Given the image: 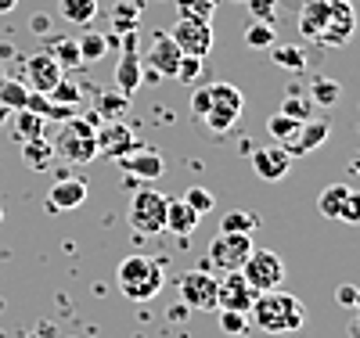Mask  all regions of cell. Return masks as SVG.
I'll return each instance as SVG.
<instances>
[{
    "label": "cell",
    "mask_w": 360,
    "mask_h": 338,
    "mask_svg": "<svg viewBox=\"0 0 360 338\" xmlns=\"http://www.w3.org/2000/svg\"><path fill=\"white\" fill-rule=\"evenodd\" d=\"M281 112H285L288 119H295V122H303V119H314L317 105H314V101H310L307 94H299V90H288V98H285Z\"/></svg>",
    "instance_id": "cell-30"
},
{
    "label": "cell",
    "mask_w": 360,
    "mask_h": 338,
    "mask_svg": "<svg viewBox=\"0 0 360 338\" xmlns=\"http://www.w3.org/2000/svg\"><path fill=\"white\" fill-rule=\"evenodd\" d=\"M259 292L242 278V270H231L224 281H217V306L220 310H234V313H249V306Z\"/></svg>",
    "instance_id": "cell-12"
},
{
    "label": "cell",
    "mask_w": 360,
    "mask_h": 338,
    "mask_svg": "<svg viewBox=\"0 0 360 338\" xmlns=\"http://www.w3.org/2000/svg\"><path fill=\"white\" fill-rule=\"evenodd\" d=\"M137 18H141V11H137V4H115V11H112V29L119 37L123 33H137Z\"/></svg>",
    "instance_id": "cell-33"
},
{
    "label": "cell",
    "mask_w": 360,
    "mask_h": 338,
    "mask_svg": "<svg viewBox=\"0 0 360 338\" xmlns=\"http://www.w3.org/2000/svg\"><path fill=\"white\" fill-rule=\"evenodd\" d=\"M58 11L72 25H90L98 15V0H58Z\"/></svg>",
    "instance_id": "cell-25"
},
{
    "label": "cell",
    "mask_w": 360,
    "mask_h": 338,
    "mask_svg": "<svg viewBox=\"0 0 360 338\" xmlns=\"http://www.w3.org/2000/svg\"><path fill=\"white\" fill-rule=\"evenodd\" d=\"M0 79H4V72H0Z\"/></svg>",
    "instance_id": "cell-51"
},
{
    "label": "cell",
    "mask_w": 360,
    "mask_h": 338,
    "mask_svg": "<svg viewBox=\"0 0 360 338\" xmlns=\"http://www.w3.org/2000/svg\"><path fill=\"white\" fill-rule=\"evenodd\" d=\"M180 299L188 310H217V278L209 273L205 263L180 278Z\"/></svg>",
    "instance_id": "cell-9"
},
{
    "label": "cell",
    "mask_w": 360,
    "mask_h": 338,
    "mask_svg": "<svg viewBox=\"0 0 360 338\" xmlns=\"http://www.w3.org/2000/svg\"><path fill=\"white\" fill-rule=\"evenodd\" d=\"M0 105L8 112H18L29 105V86L18 83V79H0Z\"/></svg>",
    "instance_id": "cell-28"
},
{
    "label": "cell",
    "mask_w": 360,
    "mask_h": 338,
    "mask_svg": "<svg viewBox=\"0 0 360 338\" xmlns=\"http://www.w3.org/2000/svg\"><path fill=\"white\" fill-rule=\"evenodd\" d=\"M44 115H37L33 108H18L15 112V119H11V134L25 144V141H37V137H44Z\"/></svg>",
    "instance_id": "cell-22"
},
{
    "label": "cell",
    "mask_w": 360,
    "mask_h": 338,
    "mask_svg": "<svg viewBox=\"0 0 360 338\" xmlns=\"http://www.w3.org/2000/svg\"><path fill=\"white\" fill-rule=\"evenodd\" d=\"M349 4H353V0H349Z\"/></svg>",
    "instance_id": "cell-52"
},
{
    "label": "cell",
    "mask_w": 360,
    "mask_h": 338,
    "mask_svg": "<svg viewBox=\"0 0 360 338\" xmlns=\"http://www.w3.org/2000/svg\"><path fill=\"white\" fill-rule=\"evenodd\" d=\"M115 285L130 302H152L166 285L162 263L152 256H127L115 270Z\"/></svg>",
    "instance_id": "cell-2"
},
{
    "label": "cell",
    "mask_w": 360,
    "mask_h": 338,
    "mask_svg": "<svg viewBox=\"0 0 360 338\" xmlns=\"http://www.w3.org/2000/svg\"><path fill=\"white\" fill-rule=\"evenodd\" d=\"M242 278L256 288V292H270V288H281L285 281V263L278 252L270 249H252L245 266H242Z\"/></svg>",
    "instance_id": "cell-7"
},
{
    "label": "cell",
    "mask_w": 360,
    "mask_h": 338,
    "mask_svg": "<svg viewBox=\"0 0 360 338\" xmlns=\"http://www.w3.org/2000/svg\"><path fill=\"white\" fill-rule=\"evenodd\" d=\"M76 47H79L83 65H90V61H98V58H105V54H108V37H101V33H86Z\"/></svg>",
    "instance_id": "cell-35"
},
{
    "label": "cell",
    "mask_w": 360,
    "mask_h": 338,
    "mask_svg": "<svg viewBox=\"0 0 360 338\" xmlns=\"http://www.w3.org/2000/svg\"><path fill=\"white\" fill-rule=\"evenodd\" d=\"M353 29H356L353 4H349V0H332V15H328L317 44H324V47H346L353 40Z\"/></svg>",
    "instance_id": "cell-10"
},
{
    "label": "cell",
    "mask_w": 360,
    "mask_h": 338,
    "mask_svg": "<svg viewBox=\"0 0 360 338\" xmlns=\"http://www.w3.org/2000/svg\"><path fill=\"white\" fill-rule=\"evenodd\" d=\"M220 327H224L227 334H245V331H249V313L220 310Z\"/></svg>",
    "instance_id": "cell-42"
},
{
    "label": "cell",
    "mask_w": 360,
    "mask_h": 338,
    "mask_svg": "<svg viewBox=\"0 0 360 338\" xmlns=\"http://www.w3.org/2000/svg\"><path fill=\"white\" fill-rule=\"evenodd\" d=\"M245 4H249V15L256 22H266V25L278 22V0H245Z\"/></svg>",
    "instance_id": "cell-41"
},
{
    "label": "cell",
    "mask_w": 360,
    "mask_h": 338,
    "mask_svg": "<svg viewBox=\"0 0 360 338\" xmlns=\"http://www.w3.org/2000/svg\"><path fill=\"white\" fill-rule=\"evenodd\" d=\"M259 227V216L256 212H245V209H234L220 220V230H231V234H252Z\"/></svg>",
    "instance_id": "cell-31"
},
{
    "label": "cell",
    "mask_w": 360,
    "mask_h": 338,
    "mask_svg": "<svg viewBox=\"0 0 360 338\" xmlns=\"http://www.w3.org/2000/svg\"><path fill=\"white\" fill-rule=\"evenodd\" d=\"M328 15H332V0H303V11H299V33L317 44Z\"/></svg>",
    "instance_id": "cell-21"
},
{
    "label": "cell",
    "mask_w": 360,
    "mask_h": 338,
    "mask_svg": "<svg viewBox=\"0 0 360 338\" xmlns=\"http://www.w3.org/2000/svg\"><path fill=\"white\" fill-rule=\"evenodd\" d=\"M47 98H51L54 105H69V108H76V105L83 101V86L62 76V79H58V83H54V90H51V94H47Z\"/></svg>",
    "instance_id": "cell-34"
},
{
    "label": "cell",
    "mask_w": 360,
    "mask_h": 338,
    "mask_svg": "<svg viewBox=\"0 0 360 338\" xmlns=\"http://www.w3.org/2000/svg\"><path fill=\"white\" fill-rule=\"evenodd\" d=\"M202 69H205V58H195V54H184L180 58V65H176V83H188V86H195L198 83V76H202Z\"/></svg>",
    "instance_id": "cell-38"
},
{
    "label": "cell",
    "mask_w": 360,
    "mask_h": 338,
    "mask_svg": "<svg viewBox=\"0 0 360 338\" xmlns=\"http://www.w3.org/2000/svg\"><path fill=\"white\" fill-rule=\"evenodd\" d=\"M51 148H54V159L72 162V166H86V162L98 159V126L90 119L69 115L62 122V130L54 134Z\"/></svg>",
    "instance_id": "cell-3"
},
{
    "label": "cell",
    "mask_w": 360,
    "mask_h": 338,
    "mask_svg": "<svg viewBox=\"0 0 360 338\" xmlns=\"http://www.w3.org/2000/svg\"><path fill=\"white\" fill-rule=\"evenodd\" d=\"M4 119H8V108H4V105H0V126H4Z\"/></svg>",
    "instance_id": "cell-48"
},
{
    "label": "cell",
    "mask_w": 360,
    "mask_h": 338,
    "mask_svg": "<svg viewBox=\"0 0 360 338\" xmlns=\"http://www.w3.org/2000/svg\"><path fill=\"white\" fill-rule=\"evenodd\" d=\"M65 76V69L54 61L51 51H40L25 61V79H29V90H37V94H51L54 83Z\"/></svg>",
    "instance_id": "cell-14"
},
{
    "label": "cell",
    "mask_w": 360,
    "mask_h": 338,
    "mask_svg": "<svg viewBox=\"0 0 360 338\" xmlns=\"http://www.w3.org/2000/svg\"><path fill=\"white\" fill-rule=\"evenodd\" d=\"M249 324H256L263 334H292L307 324V306L299 302L292 292L270 288L259 292L249 306Z\"/></svg>",
    "instance_id": "cell-1"
},
{
    "label": "cell",
    "mask_w": 360,
    "mask_h": 338,
    "mask_svg": "<svg viewBox=\"0 0 360 338\" xmlns=\"http://www.w3.org/2000/svg\"><path fill=\"white\" fill-rule=\"evenodd\" d=\"M252 252V234H231V230H220L209 245V266H217L224 273L231 270H242L245 259Z\"/></svg>",
    "instance_id": "cell-6"
},
{
    "label": "cell",
    "mask_w": 360,
    "mask_h": 338,
    "mask_svg": "<svg viewBox=\"0 0 360 338\" xmlns=\"http://www.w3.org/2000/svg\"><path fill=\"white\" fill-rule=\"evenodd\" d=\"M141 83H144V65H141L137 51H127L123 58H119V65H115V90L130 98V94L141 90Z\"/></svg>",
    "instance_id": "cell-20"
},
{
    "label": "cell",
    "mask_w": 360,
    "mask_h": 338,
    "mask_svg": "<svg viewBox=\"0 0 360 338\" xmlns=\"http://www.w3.org/2000/svg\"><path fill=\"white\" fill-rule=\"evenodd\" d=\"M166 195H159L155 188H141L137 195H134V202H130V209H127V220H130V227L137 230V234H162L166 230Z\"/></svg>",
    "instance_id": "cell-5"
},
{
    "label": "cell",
    "mask_w": 360,
    "mask_h": 338,
    "mask_svg": "<svg viewBox=\"0 0 360 338\" xmlns=\"http://www.w3.org/2000/svg\"><path fill=\"white\" fill-rule=\"evenodd\" d=\"M328 134H332V126H328V122L324 119H303V122H299V130L281 144L285 151H288V155L292 159H299V155H310V151H317L324 141H328Z\"/></svg>",
    "instance_id": "cell-13"
},
{
    "label": "cell",
    "mask_w": 360,
    "mask_h": 338,
    "mask_svg": "<svg viewBox=\"0 0 360 338\" xmlns=\"http://www.w3.org/2000/svg\"><path fill=\"white\" fill-rule=\"evenodd\" d=\"M123 169L134 173L137 180H159L162 169H166V162H162V155H159L155 148H130L127 155H123Z\"/></svg>",
    "instance_id": "cell-18"
},
{
    "label": "cell",
    "mask_w": 360,
    "mask_h": 338,
    "mask_svg": "<svg viewBox=\"0 0 360 338\" xmlns=\"http://www.w3.org/2000/svg\"><path fill=\"white\" fill-rule=\"evenodd\" d=\"M22 162H25L29 169H37V173L51 169V162H54V148H51V141H44V137L25 141V144H22Z\"/></svg>",
    "instance_id": "cell-24"
},
{
    "label": "cell",
    "mask_w": 360,
    "mask_h": 338,
    "mask_svg": "<svg viewBox=\"0 0 360 338\" xmlns=\"http://www.w3.org/2000/svg\"><path fill=\"white\" fill-rule=\"evenodd\" d=\"M349 338H360V317H356V320L349 324Z\"/></svg>",
    "instance_id": "cell-47"
},
{
    "label": "cell",
    "mask_w": 360,
    "mask_h": 338,
    "mask_svg": "<svg viewBox=\"0 0 360 338\" xmlns=\"http://www.w3.org/2000/svg\"><path fill=\"white\" fill-rule=\"evenodd\" d=\"M29 29H33V37H51V15H33Z\"/></svg>",
    "instance_id": "cell-45"
},
{
    "label": "cell",
    "mask_w": 360,
    "mask_h": 338,
    "mask_svg": "<svg viewBox=\"0 0 360 338\" xmlns=\"http://www.w3.org/2000/svg\"><path fill=\"white\" fill-rule=\"evenodd\" d=\"M184 202L198 212V216H209L213 212V205H217V198H213V191H205V188H188V195H184Z\"/></svg>",
    "instance_id": "cell-39"
},
{
    "label": "cell",
    "mask_w": 360,
    "mask_h": 338,
    "mask_svg": "<svg viewBox=\"0 0 360 338\" xmlns=\"http://www.w3.org/2000/svg\"><path fill=\"white\" fill-rule=\"evenodd\" d=\"M130 148H137V141H134V130L127 126L123 119H112V122H105V126L98 130V155L105 151V155L123 159Z\"/></svg>",
    "instance_id": "cell-17"
},
{
    "label": "cell",
    "mask_w": 360,
    "mask_h": 338,
    "mask_svg": "<svg viewBox=\"0 0 360 338\" xmlns=\"http://www.w3.org/2000/svg\"><path fill=\"white\" fill-rule=\"evenodd\" d=\"M198 212L184 202V198H169L166 202V230L169 234H176V238H188V234H195V227H198Z\"/></svg>",
    "instance_id": "cell-19"
},
{
    "label": "cell",
    "mask_w": 360,
    "mask_h": 338,
    "mask_svg": "<svg viewBox=\"0 0 360 338\" xmlns=\"http://www.w3.org/2000/svg\"><path fill=\"white\" fill-rule=\"evenodd\" d=\"M245 47L252 51H266V47H274V25H266V22H249L245 25Z\"/></svg>",
    "instance_id": "cell-32"
},
{
    "label": "cell",
    "mask_w": 360,
    "mask_h": 338,
    "mask_svg": "<svg viewBox=\"0 0 360 338\" xmlns=\"http://www.w3.org/2000/svg\"><path fill=\"white\" fill-rule=\"evenodd\" d=\"M127 108H130V98H127V94H119V90H112V94H98V115H101L105 122L123 119Z\"/></svg>",
    "instance_id": "cell-29"
},
{
    "label": "cell",
    "mask_w": 360,
    "mask_h": 338,
    "mask_svg": "<svg viewBox=\"0 0 360 338\" xmlns=\"http://www.w3.org/2000/svg\"><path fill=\"white\" fill-rule=\"evenodd\" d=\"M295 130H299V122H295V119H288L285 112H278V115H270V119H266V134L274 137V144H285Z\"/></svg>",
    "instance_id": "cell-37"
},
{
    "label": "cell",
    "mask_w": 360,
    "mask_h": 338,
    "mask_svg": "<svg viewBox=\"0 0 360 338\" xmlns=\"http://www.w3.org/2000/svg\"><path fill=\"white\" fill-rule=\"evenodd\" d=\"M205 112H209V86H195V90H191V115L202 122Z\"/></svg>",
    "instance_id": "cell-44"
},
{
    "label": "cell",
    "mask_w": 360,
    "mask_h": 338,
    "mask_svg": "<svg viewBox=\"0 0 360 338\" xmlns=\"http://www.w3.org/2000/svg\"><path fill=\"white\" fill-rule=\"evenodd\" d=\"M176 8L184 18H202V22H213L217 15V0H176Z\"/></svg>",
    "instance_id": "cell-36"
},
{
    "label": "cell",
    "mask_w": 360,
    "mask_h": 338,
    "mask_svg": "<svg viewBox=\"0 0 360 338\" xmlns=\"http://www.w3.org/2000/svg\"><path fill=\"white\" fill-rule=\"evenodd\" d=\"M270 58H274L278 69H288V72H303L307 69V54H303V47H295V44H274L270 47Z\"/></svg>",
    "instance_id": "cell-26"
},
{
    "label": "cell",
    "mask_w": 360,
    "mask_h": 338,
    "mask_svg": "<svg viewBox=\"0 0 360 338\" xmlns=\"http://www.w3.org/2000/svg\"><path fill=\"white\" fill-rule=\"evenodd\" d=\"M356 169H360V159H356Z\"/></svg>",
    "instance_id": "cell-50"
},
{
    "label": "cell",
    "mask_w": 360,
    "mask_h": 338,
    "mask_svg": "<svg viewBox=\"0 0 360 338\" xmlns=\"http://www.w3.org/2000/svg\"><path fill=\"white\" fill-rule=\"evenodd\" d=\"M317 108H332V105H339V98H342V83L339 79H332V76H317V79H310V94H307Z\"/></svg>",
    "instance_id": "cell-23"
},
{
    "label": "cell",
    "mask_w": 360,
    "mask_h": 338,
    "mask_svg": "<svg viewBox=\"0 0 360 338\" xmlns=\"http://www.w3.org/2000/svg\"><path fill=\"white\" fill-rule=\"evenodd\" d=\"M252 169L266 180V183H278L288 176L292 169V155L281 144H266V148H252Z\"/></svg>",
    "instance_id": "cell-16"
},
{
    "label": "cell",
    "mask_w": 360,
    "mask_h": 338,
    "mask_svg": "<svg viewBox=\"0 0 360 338\" xmlns=\"http://www.w3.org/2000/svg\"><path fill=\"white\" fill-rule=\"evenodd\" d=\"M54 61H58V65H62V69H79L83 65V58H79V47L72 44V40H62V44H58L54 51Z\"/></svg>",
    "instance_id": "cell-40"
},
{
    "label": "cell",
    "mask_w": 360,
    "mask_h": 338,
    "mask_svg": "<svg viewBox=\"0 0 360 338\" xmlns=\"http://www.w3.org/2000/svg\"><path fill=\"white\" fill-rule=\"evenodd\" d=\"M18 8V0H0V15H11Z\"/></svg>",
    "instance_id": "cell-46"
},
{
    "label": "cell",
    "mask_w": 360,
    "mask_h": 338,
    "mask_svg": "<svg viewBox=\"0 0 360 338\" xmlns=\"http://www.w3.org/2000/svg\"><path fill=\"white\" fill-rule=\"evenodd\" d=\"M339 220L342 223H360V191H349L342 209H339Z\"/></svg>",
    "instance_id": "cell-43"
},
{
    "label": "cell",
    "mask_w": 360,
    "mask_h": 338,
    "mask_svg": "<svg viewBox=\"0 0 360 338\" xmlns=\"http://www.w3.org/2000/svg\"><path fill=\"white\" fill-rule=\"evenodd\" d=\"M180 47L173 44V37L169 33H155L152 40H148V51H144V61L141 65L148 69V72H155V76H166V79H173L176 76V65H180Z\"/></svg>",
    "instance_id": "cell-11"
},
{
    "label": "cell",
    "mask_w": 360,
    "mask_h": 338,
    "mask_svg": "<svg viewBox=\"0 0 360 338\" xmlns=\"http://www.w3.org/2000/svg\"><path fill=\"white\" fill-rule=\"evenodd\" d=\"M86 195H90V188H86L83 176H62V180L51 183L47 205H51V212H72L86 202Z\"/></svg>",
    "instance_id": "cell-15"
},
{
    "label": "cell",
    "mask_w": 360,
    "mask_h": 338,
    "mask_svg": "<svg viewBox=\"0 0 360 338\" xmlns=\"http://www.w3.org/2000/svg\"><path fill=\"white\" fill-rule=\"evenodd\" d=\"M242 108H245V98L234 83H209V112L202 122L213 134H227L242 119Z\"/></svg>",
    "instance_id": "cell-4"
},
{
    "label": "cell",
    "mask_w": 360,
    "mask_h": 338,
    "mask_svg": "<svg viewBox=\"0 0 360 338\" xmlns=\"http://www.w3.org/2000/svg\"><path fill=\"white\" fill-rule=\"evenodd\" d=\"M173 44L180 47V54H195V58H205L213 51V25L202 22V18H184L180 15L169 29Z\"/></svg>",
    "instance_id": "cell-8"
},
{
    "label": "cell",
    "mask_w": 360,
    "mask_h": 338,
    "mask_svg": "<svg viewBox=\"0 0 360 338\" xmlns=\"http://www.w3.org/2000/svg\"><path fill=\"white\" fill-rule=\"evenodd\" d=\"M349 191H353L349 183H332V188H324L321 198H317L321 216H324V220H339V209H342V202H346Z\"/></svg>",
    "instance_id": "cell-27"
},
{
    "label": "cell",
    "mask_w": 360,
    "mask_h": 338,
    "mask_svg": "<svg viewBox=\"0 0 360 338\" xmlns=\"http://www.w3.org/2000/svg\"><path fill=\"white\" fill-rule=\"evenodd\" d=\"M0 220H4V205H0Z\"/></svg>",
    "instance_id": "cell-49"
}]
</instances>
